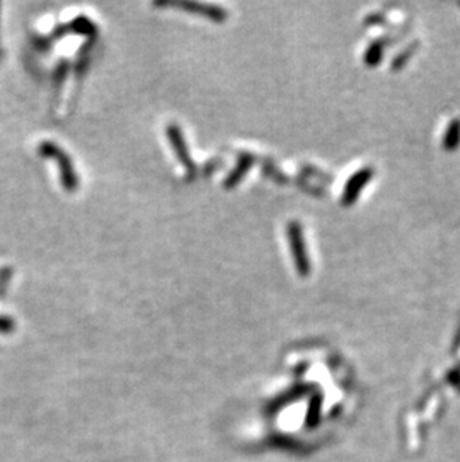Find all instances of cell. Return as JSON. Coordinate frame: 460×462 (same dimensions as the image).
<instances>
[{"instance_id": "1", "label": "cell", "mask_w": 460, "mask_h": 462, "mask_svg": "<svg viewBox=\"0 0 460 462\" xmlns=\"http://www.w3.org/2000/svg\"><path fill=\"white\" fill-rule=\"evenodd\" d=\"M287 233H289V241L293 250V258L296 268H298L299 274L306 276L309 273V259L306 254V247L304 243V235L301 231V226L296 221L289 223L287 226Z\"/></svg>"}, {"instance_id": "4", "label": "cell", "mask_w": 460, "mask_h": 462, "mask_svg": "<svg viewBox=\"0 0 460 462\" xmlns=\"http://www.w3.org/2000/svg\"><path fill=\"white\" fill-rule=\"evenodd\" d=\"M250 164H251V157H242L241 159V162H239V165L236 166V169L232 172V174H230L229 175V177H227V180H226V186L229 187V186H235L238 181H239V179L242 177V175L246 172V169H249V166H250Z\"/></svg>"}, {"instance_id": "3", "label": "cell", "mask_w": 460, "mask_h": 462, "mask_svg": "<svg viewBox=\"0 0 460 462\" xmlns=\"http://www.w3.org/2000/svg\"><path fill=\"white\" fill-rule=\"evenodd\" d=\"M371 175H372L371 169H361L349 181V184L345 186V192H344V204L345 205H351V202L357 198L360 190L364 189V186L371 179Z\"/></svg>"}, {"instance_id": "2", "label": "cell", "mask_w": 460, "mask_h": 462, "mask_svg": "<svg viewBox=\"0 0 460 462\" xmlns=\"http://www.w3.org/2000/svg\"><path fill=\"white\" fill-rule=\"evenodd\" d=\"M168 136H169V139L172 142V147H174L178 159L186 165L187 171L191 174L194 171V168H193V164H191L190 157H189V150L186 147L184 138H183V135H181V132H179V129L176 126H174V124L168 126Z\"/></svg>"}]
</instances>
